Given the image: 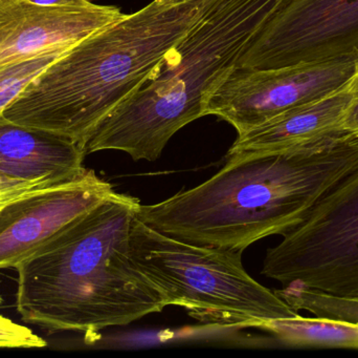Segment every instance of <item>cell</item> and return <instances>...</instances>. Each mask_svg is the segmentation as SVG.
I'll use <instances>...</instances> for the list:
<instances>
[{"label":"cell","mask_w":358,"mask_h":358,"mask_svg":"<svg viewBox=\"0 0 358 358\" xmlns=\"http://www.w3.org/2000/svg\"><path fill=\"white\" fill-rule=\"evenodd\" d=\"M140 200L113 191L16 267V309L25 323L73 331L88 342L167 307L136 268L129 233Z\"/></svg>","instance_id":"obj_1"},{"label":"cell","mask_w":358,"mask_h":358,"mask_svg":"<svg viewBox=\"0 0 358 358\" xmlns=\"http://www.w3.org/2000/svg\"><path fill=\"white\" fill-rule=\"evenodd\" d=\"M358 164V138L322 149L227 158L202 184L140 205L136 218L185 243L243 252L298 226L309 210Z\"/></svg>","instance_id":"obj_2"},{"label":"cell","mask_w":358,"mask_h":358,"mask_svg":"<svg viewBox=\"0 0 358 358\" xmlns=\"http://www.w3.org/2000/svg\"><path fill=\"white\" fill-rule=\"evenodd\" d=\"M213 0H153L76 44L4 111L12 123L71 139L85 149L99 124L155 73Z\"/></svg>","instance_id":"obj_3"},{"label":"cell","mask_w":358,"mask_h":358,"mask_svg":"<svg viewBox=\"0 0 358 358\" xmlns=\"http://www.w3.org/2000/svg\"><path fill=\"white\" fill-rule=\"evenodd\" d=\"M288 0H213L151 77L92 132L86 155L120 151L134 161L161 157L181 128L204 117V103Z\"/></svg>","instance_id":"obj_4"},{"label":"cell","mask_w":358,"mask_h":358,"mask_svg":"<svg viewBox=\"0 0 358 358\" xmlns=\"http://www.w3.org/2000/svg\"><path fill=\"white\" fill-rule=\"evenodd\" d=\"M129 254L167 306L181 307L206 325L261 329L269 322L300 315L246 273L242 252L178 241L136 216Z\"/></svg>","instance_id":"obj_5"},{"label":"cell","mask_w":358,"mask_h":358,"mask_svg":"<svg viewBox=\"0 0 358 358\" xmlns=\"http://www.w3.org/2000/svg\"><path fill=\"white\" fill-rule=\"evenodd\" d=\"M262 275L283 286L358 296V164L267 250Z\"/></svg>","instance_id":"obj_6"},{"label":"cell","mask_w":358,"mask_h":358,"mask_svg":"<svg viewBox=\"0 0 358 358\" xmlns=\"http://www.w3.org/2000/svg\"><path fill=\"white\" fill-rule=\"evenodd\" d=\"M357 71L358 54L278 69L235 67L208 95L204 116H216L244 134L287 109L344 88Z\"/></svg>","instance_id":"obj_7"},{"label":"cell","mask_w":358,"mask_h":358,"mask_svg":"<svg viewBox=\"0 0 358 358\" xmlns=\"http://www.w3.org/2000/svg\"><path fill=\"white\" fill-rule=\"evenodd\" d=\"M358 54V0H288L238 61L265 69Z\"/></svg>","instance_id":"obj_8"},{"label":"cell","mask_w":358,"mask_h":358,"mask_svg":"<svg viewBox=\"0 0 358 358\" xmlns=\"http://www.w3.org/2000/svg\"><path fill=\"white\" fill-rule=\"evenodd\" d=\"M86 168L73 180L15 200L0 210V270L16 269L69 223L113 193Z\"/></svg>","instance_id":"obj_9"},{"label":"cell","mask_w":358,"mask_h":358,"mask_svg":"<svg viewBox=\"0 0 358 358\" xmlns=\"http://www.w3.org/2000/svg\"><path fill=\"white\" fill-rule=\"evenodd\" d=\"M117 6H42L0 0V67L65 53L123 16Z\"/></svg>","instance_id":"obj_10"},{"label":"cell","mask_w":358,"mask_h":358,"mask_svg":"<svg viewBox=\"0 0 358 358\" xmlns=\"http://www.w3.org/2000/svg\"><path fill=\"white\" fill-rule=\"evenodd\" d=\"M352 80L328 96L292 107L238 135L227 158L322 149L346 138L349 134L344 130V117L350 102Z\"/></svg>","instance_id":"obj_11"},{"label":"cell","mask_w":358,"mask_h":358,"mask_svg":"<svg viewBox=\"0 0 358 358\" xmlns=\"http://www.w3.org/2000/svg\"><path fill=\"white\" fill-rule=\"evenodd\" d=\"M86 156L71 139L0 120V172L10 178L67 182L85 172Z\"/></svg>","instance_id":"obj_12"},{"label":"cell","mask_w":358,"mask_h":358,"mask_svg":"<svg viewBox=\"0 0 358 358\" xmlns=\"http://www.w3.org/2000/svg\"><path fill=\"white\" fill-rule=\"evenodd\" d=\"M261 330L294 348L358 349V325L355 324L299 315L292 319L269 322Z\"/></svg>","instance_id":"obj_13"},{"label":"cell","mask_w":358,"mask_h":358,"mask_svg":"<svg viewBox=\"0 0 358 358\" xmlns=\"http://www.w3.org/2000/svg\"><path fill=\"white\" fill-rule=\"evenodd\" d=\"M273 291L296 312L307 311L317 319L358 325V296L330 294L300 283L287 284Z\"/></svg>","instance_id":"obj_14"},{"label":"cell","mask_w":358,"mask_h":358,"mask_svg":"<svg viewBox=\"0 0 358 358\" xmlns=\"http://www.w3.org/2000/svg\"><path fill=\"white\" fill-rule=\"evenodd\" d=\"M66 53V52H65ZM64 53L43 55L22 62L0 67V120L24 88Z\"/></svg>","instance_id":"obj_15"},{"label":"cell","mask_w":358,"mask_h":358,"mask_svg":"<svg viewBox=\"0 0 358 358\" xmlns=\"http://www.w3.org/2000/svg\"><path fill=\"white\" fill-rule=\"evenodd\" d=\"M46 342L29 328L0 315V348H43Z\"/></svg>","instance_id":"obj_16"},{"label":"cell","mask_w":358,"mask_h":358,"mask_svg":"<svg viewBox=\"0 0 358 358\" xmlns=\"http://www.w3.org/2000/svg\"><path fill=\"white\" fill-rule=\"evenodd\" d=\"M57 184H61V183H54L50 181L29 182V181L10 178L0 172V210L4 206L14 202L15 200L20 199L25 195L37 193V191Z\"/></svg>","instance_id":"obj_17"},{"label":"cell","mask_w":358,"mask_h":358,"mask_svg":"<svg viewBox=\"0 0 358 358\" xmlns=\"http://www.w3.org/2000/svg\"><path fill=\"white\" fill-rule=\"evenodd\" d=\"M344 130L358 138V71L351 82V99L345 113Z\"/></svg>","instance_id":"obj_18"},{"label":"cell","mask_w":358,"mask_h":358,"mask_svg":"<svg viewBox=\"0 0 358 358\" xmlns=\"http://www.w3.org/2000/svg\"><path fill=\"white\" fill-rule=\"evenodd\" d=\"M31 4L42 6H87L92 4L90 0H27Z\"/></svg>","instance_id":"obj_19"},{"label":"cell","mask_w":358,"mask_h":358,"mask_svg":"<svg viewBox=\"0 0 358 358\" xmlns=\"http://www.w3.org/2000/svg\"><path fill=\"white\" fill-rule=\"evenodd\" d=\"M165 1L170 2V4H179V2L185 1V0H165Z\"/></svg>","instance_id":"obj_20"},{"label":"cell","mask_w":358,"mask_h":358,"mask_svg":"<svg viewBox=\"0 0 358 358\" xmlns=\"http://www.w3.org/2000/svg\"><path fill=\"white\" fill-rule=\"evenodd\" d=\"M2 303H3V298H2L1 294H0V305H1Z\"/></svg>","instance_id":"obj_21"}]
</instances>
